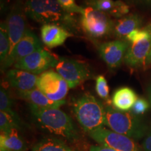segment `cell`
I'll list each match as a JSON object with an SVG mask.
<instances>
[{"instance_id": "6da1fadb", "label": "cell", "mask_w": 151, "mask_h": 151, "mask_svg": "<svg viewBox=\"0 0 151 151\" xmlns=\"http://www.w3.org/2000/svg\"><path fill=\"white\" fill-rule=\"evenodd\" d=\"M35 122L43 129L69 141L78 139V132L72 119L59 109L39 108L29 104Z\"/></svg>"}, {"instance_id": "7a4b0ae2", "label": "cell", "mask_w": 151, "mask_h": 151, "mask_svg": "<svg viewBox=\"0 0 151 151\" xmlns=\"http://www.w3.org/2000/svg\"><path fill=\"white\" fill-rule=\"evenodd\" d=\"M24 10L27 18L43 24H55L67 29L74 24L72 14L66 12L58 0H27Z\"/></svg>"}, {"instance_id": "3957f363", "label": "cell", "mask_w": 151, "mask_h": 151, "mask_svg": "<svg viewBox=\"0 0 151 151\" xmlns=\"http://www.w3.org/2000/svg\"><path fill=\"white\" fill-rule=\"evenodd\" d=\"M104 125L112 131L132 139L144 138L149 126L131 111H121L111 106L105 107Z\"/></svg>"}, {"instance_id": "277c9868", "label": "cell", "mask_w": 151, "mask_h": 151, "mask_svg": "<svg viewBox=\"0 0 151 151\" xmlns=\"http://www.w3.org/2000/svg\"><path fill=\"white\" fill-rule=\"evenodd\" d=\"M72 111L81 127L88 134L104 125L105 107L92 94L86 93L76 98Z\"/></svg>"}, {"instance_id": "5b68a950", "label": "cell", "mask_w": 151, "mask_h": 151, "mask_svg": "<svg viewBox=\"0 0 151 151\" xmlns=\"http://www.w3.org/2000/svg\"><path fill=\"white\" fill-rule=\"evenodd\" d=\"M81 27L89 37L94 39L104 37L113 32L114 22L108 14L91 6L84 8L81 15Z\"/></svg>"}, {"instance_id": "8992f818", "label": "cell", "mask_w": 151, "mask_h": 151, "mask_svg": "<svg viewBox=\"0 0 151 151\" xmlns=\"http://www.w3.org/2000/svg\"><path fill=\"white\" fill-rule=\"evenodd\" d=\"M55 69L66 81L69 88H74L84 81L93 78V73L87 64L71 58L60 57Z\"/></svg>"}, {"instance_id": "52a82bcc", "label": "cell", "mask_w": 151, "mask_h": 151, "mask_svg": "<svg viewBox=\"0 0 151 151\" xmlns=\"http://www.w3.org/2000/svg\"><path fill=\"white\" fill-rule=\"evenodd\" d=\"M88 134L99 145L116 151H141L134 139L104 127L94 130Z\"/></svg>"}, {"instance_id": "ba28073f", "label": "cell", "mask_w": 151, "mask_h": 151, "mask_svg": "<svg viewBox=\"0 0 151 151\" xmlns=\"http://www.w3.org/2000/svg\"><path fill=\"white\" fill-rule=\"evenodd\" d=\"M37 88L50 99L60 101L65 100L69 87L58 72L47 71L40 74L38 78Z\"/></svg>"}, {"instance_id": "9c48e42d", "label": "cell", "mask_w": 151, "mask_h": 151, "mask_svg": "<svg viewBox=\"0 0 151 151\" xmlns=\"http://www.w3.org/2000/svg\"><path fill=\"white\" fill-rule=\"evenodd\" d=\"M58 59L48 50L41 48L25 57L15 64V69L27 71L35 75L41 74L48 69L55 67Z\"/></svg>"}, {"instance_id": "30bf717a", "label": "cell", "mask_w": 151, "mask_h": 151, "mask_svg": "<svg viewBox=\"0 0 151 151\" xmlns=\"http://www.w3.org/2000/svg\"><path fill=\"white\" fill-rule=\"evenodd\" d=\"M41 48L42 45L37 36L30 29H27L21 40L19 41L6 61L1 65V70L8 69L25 57Z\"/></svg>"}, {"instance_id": "8fae6325", "label": "cell", "mask_w": 151, "mask_h": 151, "mask_svg": "<svg viewBox=\"0 0 151 151\" xmlns=\"http://www.w3.org/2000/svg\"><path fill=\"white\" fill-rule=\"evenodd\" d=\"M25 17L24 4L16 2L11 9L6 21L11 43L9 54L14 50L19 41L21 40L27 31Z\"/></svg>"}, {"instance_id": "7c38bea8", "label": "cell", "mask_w": 151, "mask_h": 151, "mask_svg": "<svg viewBox=\"0 0 151 151\" xmlns=\"http://www.w3.org/2000/svg\"><path fill=\"white\" fill-rule=\"evenodd\" d=\"M129 44L127 41L116 40L104 43L99 47L100 57L111 69L121 65Z\"/></svg>"}, {"instance_id": "4fadbf2b", "label": "cell", "mask_w": 151, "mask_h": 151, "mask_svg": "<svg viewBox=\"0 0 151 151\" xmlns=\"http://www.w3.org/2000/svg\"><path fill=\"white\" fill-rule=\"evenodd\" d=\"M151 50V35L148 37L131 43L124 57V61L127 66L138 67L148 64Z\"/></svg>"}, {"instance_id": "5bb4252c", "label": "cell", "mask_w": 151, "mask_h": 151, "mask_svg": "<svg viewBox=\"0 0 151 151\" xmlns=\"http://www.w3.org/2000/svg\"><path fill=\"white\" fill-rule=\"evenodd\" d=\"M73 35L67 29L55 24H44L41 27V37L45 46L50 48L62 46Z\"/></svg>"}, {"instance_id": "9a60e30c", "label": "cell", "mask_w": 151, "mask_h": 151, "mask_svg": "<svg viewBox=\"0 0 151 151\" xmlns=\"http://www.w3.org/2000/svg\"><path fill=\"white\" fill-rule=\"evenodd\" d=\"M39 76L27 71L18 69H12L6 73L7 83L17 90L26 91L37 88Z\"/></svg>"}, {"instance_id": "2e32d148", "label": "cell", "mask_w": 151, "mask_h": 151, "mask_svg": "<svg viewBox=\"0 0 151 151\" xmlns=\"http://www.w3.org/2000/svg\"><path fill=\"white\" fill-rule=\"evenodd\" d=\"M17 95L21 99L27 101L29 104L36 106L39 108L44 109H59L66 103L65 100L55 101L50 99L38 88L21 91L17 90Z\"/></svg>"}, {"instance_id": "e0dca14e", "label": "cell", "mask_w": 151, "mask_h": 151, "mask_svg": "<svg viewBox=\"0 0 151 151\" xmlns=\"http://www.w3.org/2000/svg\"><path fill=\"white\" fill-rule=\"evenodd\" d=\"M137 99V94L132 88L122 87L113 93L112 104L115 109L119 111H129Z\"/></svg>"}, {"instance_id": "ac0fdd59", "label": "cell", "mask_w": 151, "mask_h": 151, "mask_svg": "<svg viewBox=\"0 0 151 151\" xmlns=\"http://www.w3.org/2000/svg\"><path fill=\"white\" fill-rule=\"evenodd\" d=\"M142 20L137 14H129L118 19L114 22L113 33L117 37L126 39L127 36L134 30L139 29Z\"/></svg>"}, {"instance_id": "d6986e66", "label": "cell", "mask_w": 151, "mask_h": 151, "mask_svg": "<svg viewBox=\"0 0 151 151\" xmlns=\"http://www.w3.org/2000/svg\"><path fill=\"white\" fill-rule=\"evenodd\" d=\"M0 148L9 151H26L27 144L18 134V129H14L0 134Z\"/></svg>"}, {"instance_id": "ffe728a7", "label": "cell", "mask_w": 151, "mask_h": 151, "mask_svg": "<svg viewBox=\"0 0 151 151\" xmlns=\"http://www.w3.org/2000/svg\"><path fill=\"white\" fill-rule=\"evenodd\" d=\"M32 151H79L69 146L65 141L56 138L43 139L33 146Z\"/></svg>"}, {"instance_id": "44dd1931", "label": "cell", "mask_w": 151, "mask_h": 151, "mask_svg": "<svg viewBox=\"0 0 151 151\" xmlns=\"http://www.w3.org/2000/svg\"><path fill=\"white\" fill-rule=\"evenodd\" d=\"M11 43L6 22H1L0 27V59L1 65L6 61L10 52Z\"/></svg>"}, {"instance_id": "7402d4cb", "label": "cell", "mask_w": 151, "mask_h": 151, "mask_svg": "<svg viewBox=\"0 0 151 151\" xmlns=\"http://www.w3.org/2000/svg\"><path fill=\"white\" fill-rule=\"evenodd\" d=\"M0 111L6 113L16 120L22 122L20 117L13 109V100L11 98L10 94L3 87H1L0 90Z\"/></svg>"}, {"instance_id": "603a6c76", "label": "cell", "mask_w": 151, "mask_h": 151, "mask_svg": "<svg viewBox=\"0 0 151 151\" xmlns=\"http://www.w3.org/2000/svg\"><path fill=\"white\" fill-rule=\"evenodd\" d=\"M22 122L7 114L6 113L0 111V130L2 133L8 132L14 129L20 130L21 129Z\"/></svg>"}, {"instance_id": "cb8c5ba5", "label": "cell", "mask_w": 151, "mask_h": 151, "mask_svg": "<svg viewBox=\"0 0 151 151\" xmlns=\"http://www.w3.org/2000/svg\"><path fill=\"white\" fill-rule=\"evenodd\" d=\"M87 4L96 10L101 11L109 16L111 11L114 8L116 1L113 0H88Z\"/></svg>"}, {"instance_id": "d4e9b609", "label": "cell", "mask_w": 151, "mask_h": 151, "mask_svg": "<svg viewBox=\"0 0 151 151\" xmlns=\"http://www.w3.org/2000/svg\"><path fill=\"white\" fill-rule=\"evenodd\" d=\"M95 90L98 95L102 99H107L109 94V88L105 77L99 75L96 78Z\"/></svg>"}, {"instance_id": "484cf974", "label": "cell", "mask_w": 151, "mask_h": 151, "mask_svg": "<svg viewBox=\"0 0 151 151\" xmlns=\"http://www.w3.org/2000/svg\"><path fill=\"white\" fill-rule=\"evenodd\" d=\"M62 8L69 14H78L82 15L84 12V8L79 6L75 3V0H58Z\"/></svg>"}, {"instance_id": "4316f807", "label": "cell", "mask_w": 151, "mask_h": 151, "mask_svg": "<svg viewBox=\"0 0 151 151\" xmlns=\"http://www.w3.org/2000/svg\"><path fill=\"white\" fill-rule=\"evenodd\" d=\"M129 11V7L127 4L121 0H116L114 8L111 11L109 16L116 18H122L126 16Z\"/></svg>"}, {"instance_id": "83f0119b", "label": "cell", "mask_w": 151, "mask_h": 151, "mask_svg": "<svg viewBox=\"0 0 151 151\" xmlns=\"http://www.w3.org/2000/svg\"><path fill=\"white\" fill-rule=\"evenodd\" d=\"M151 35V28L149 27L148 28L146 29H137L134 30L133 32H130L129 35L127 36V41L129 43H136L137 41H139L145 38L148 37Z\"/></svg>"}, {"instance_id": "f1b7e54d", "label": "cell", "mask_w": 151, "mask_h": 151, "mask_svg": "<svg viewBox=\"0 0 151 151\" xmlns=\"http://www.w3.org/2000/svg\"><path fill=\"white\" fill-rule=\"evenodd\" d=\"M150 104L148 101L143 98H138L134 104L131 109V112L136 116H141L148 110Z\"/></svg>"}, {"instance_id": "f546056e", "label": "cell", "mask_w": 151, "mask_h": 151, "mask_svg": "<svg viewBox=\"0 0 151 151\" xmlns=\"http://www.w3.org/2000/svg\"><path fill=\"white\" fill-rule=\"evenodd\" d=\"M142 148L144 151H151V122L149 125L146 135L143 139Z\"/></svg>"}, {"instance_id": "4dcf8cb0", "label": "cell", "mask_w": 151, "mask_h": 151, "mask_svg": "<svg viewBox=\"0 0 151 151\" xmlns=\"http://www.w3.org/2000/svg\"><path fill=\"white\" fill-rule=\"evenodd\" d=\"M90 151H116L113 149L109 148V147L101 146V145H99V146H92L90 147Z\"/></svg>"}, {"instance_id": "1f68e13d", "label": "cell", "mask_w": 151, "mask_h": 151, "mask_svg": "<svg viewBox=\"0 0 151 151\" xmlns=\"http://www.w3.org/2000/svg\"><path fill=\"white\" fill-rule=\"evenodd\" d=\"M131 2L135 4L146 6L151 7V0H129Z\"/></svg>"}, {"instance_id": "d6a6232c", "label": "cell", "mask_w": 151, "mask_h": 151, "mask_svg": "<svg viewBox=\"0 0 151 151\" xmlns=\"http://www.w3.org/2000/svg\"><path fill=\"white\" fill-rule=\"evenodd\" d=\"M149 99H150V102L151 104V85L150 86V89H149Z\"/></svg>"}, {"instance_id": "836d02e7", "label": "cell", "mask_w": 151, "mask_h": 151, "mask_svg": "<svg viewBox=\"0 0 151 151\" xmlns=\"http://www.w3.org/2000/svg\"><path fill=\"white\" fill-rule=\"evenodd\" d=\"M27 0H16V1L17 2H20V3H22V4H24V2H25V1H27Z\"/></svg>"}, {"instance_id": "e575fe53", "label": "cell", "mask_w": 151, "mask_h": 151, "mask_svg": "<svg viewBox=\"0 0 151 151\" xmlns=\"http://www.w3.org/2000/svg\"><path fill=\"white\" fill-rule=\"evenodd\" d=\"M151 28V26H150ZM151 63V50H150V56H149V60H148V64Z\"/></svg>"}, {"instance_id": "d590c367", "label": "cell", "mask_w": 151, "mask_h": 151, "mask_svg": "<svg viewBox=\"0 0 151 151\" xmlns=\"http://www.w3.org/2000/svg\"><path fill=\"white\" fill-rule=\"evenodd\" d=\"M0 151H9V150H4V149L0 148Z\"/></svg>"}]
</instances>
